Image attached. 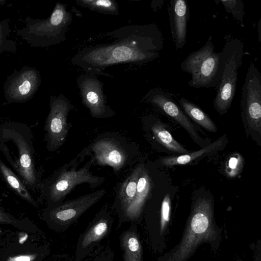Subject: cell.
Wrapping results in <instances>:
<instances>
[{"mask_svg": "<svg viewBox=\"0 0 261 261\" xmlns=\"http://www.w3.org/2000/svg\"><path fill=\"white\" fill-rule=\"evenodd\" d=\"M71 62L85 72L112 77L104 71L119 64L142 65L160 56L162 34L154 23L123 26L90 38Z\"/></svg>", "mask_w": 261, "mask_h": 261, "instance_id": "6da1fadb", "label": "cell"}, {"mask_svg": "<svg viewBox=\"0 0 261 261\" xmlns=\"http://www.w3.org/2000/svg\"><path fill=\"white\" fill-rule=\"evenodd\" d=\"M0 150L25 186L36 189L39 180L35 168L33 134L29 126L10 121L2 123Z\"/></svg>", "mask_w": 261, "mask_h": 261, "instance_id": "7a4b0ae2", "label": "cell"}, {"mask_svg": "<svg viewBox=\"0 0 261 261\" xmlns=\"http://www.w3.org/2000/svg\"><path fill=\"white\" fill-rule=\"evenodd\" d=\"M73 21V16L66 5L57 2L51 14L45 19L27 16L24 25L17 29L15 34L34 48L56 45L66 40V34Z\"/></svg>", "mask_w": 261, "mask_h": 261, "instance_id": "3957f363", "label": "cell"}, {"mask_svg": "<svg viewBox=\"0 0 261 261\" xmlns=\"http://www.w3.org/2000/svg\"><path fill=\"white\" fill-rule=\"evenodd\" d=\"M79 163L76 156L57 169L44 181L41 190L48 206L63 202L77 185L87 184L91 188H95L104 182V177L93 175L90 171L94 164L92 158L84 166L77 169Z\"/></svg>", "mask_w": 261, "mask_h": 261, "instance_id": "277c9868", "label": "cell"}, {"mask_svg": "<svg viewBox=\"0 0 261 261\" xmlns=\"http://www.w3.org/2000/svg\"><path fill=\"white\" fill-rule=\"evenodd\" d=\"M243 53L244 44L238 39L228 41L220 53L219 82L213 102L215 110L220 114L227 112L233 99Z\"/></svg>", "mask_w": 261, "mask_h": 261, "instance_id": "5b68a950", "label": "cell"}, {"mask_svg": "<svg viewBox=\"0 0 261 261\" xmlns=\"http://www.w3.org/2000/svg\"><path fill=\"white\" fill-rule=\"evenodd\" d=\"M211 200L202 198L194 205L184 237L167 261H186L197 246L216 234Z\"/></svg>", "mask_w": 261, "mask_h": 261, "instance_id": "8992f818", "label": "cell"}, {"mask_svg": "<svg viewBox=\"0 0 261 261\" xmlns=\"http://www.w3.org/2000/svg\"><path fill=\"white\" fill-rule=\"evenodd\" d=\"M220 53L214 50L210 38L200 48L191 53L181 63L182 71L190 74V87L216 88L219 82Z\"/></svg>", "mask_w": 261, "mask_h": 261, "instance_id": "52a82bcc", "label": "cell"}, {"mask_svg": "<svg viewBox=\"0 0 261 261\" xmlns=\"http://www.w3.org/2000/svg\"><path fill=\"white\" fill-rule=\"evenodd\" d=\"M104 189L83 195L76 198L49 206L44 213L50 228L63 233L74 224L89 208L106 194Z\"/></svg>", "mask_w": 261, "mask_h": 261, "instance_id": "ba28073f", "label": "cell"}, {"mask_svg": "<svg viewBox=\"0 0 261 261\" xmlns=\"http://www.w3.org/2000/svg\"><path fill=\"white\" fill-rule=\"evenodd\" d=\"M75 108L70 100L62 93L50 96L49 112L44 127L49 150L55 151L64 143L70 126L68 116Z\"/></svg>", "mask_w": 261, "mask_h": 261, "instance_id": "9c48e42d", "label": "cell"}, {"mask_svg": "<svg viewBox=\"0 0 261 261\" xmlns=\"http://www.w3.org/2000/svg\"><path fill=\"white\" fill-rule=\"evenodd\" d=\"M243 119L249 128L260 133L261 129V74L251 62L243 84L241 99Z\"/></svg>", "mask_w": 261, "mask_h": 261, "instance_id": "30bf717a", "label": "cell"}, {"mask_svg": "<svg viewBox=\"0 0 261 261\" xmlns=\"http://www.w3.org/2000/svg\"><path fill=\"white\" fill-rule=\"evenodd\" d=\"M113 222L114 218L106 208L99 211L80 234L73 261H83L92 255L111 233Z\"/></svg>", "mask_w": 261, "mask_h": 261, "instance_id": "8fae6325", "label": "cell"}, {"mask_svg": "<svg viewBox=\"0 0 261 261\" xmlns=\"http://www.w3.org/2000/svg\"><path fill=\"white\" fill-rule=\"evenodd\" d=\"M41 83V73L37 69L24 66L15 69L4 84L5 98L8 103L25 102L33 98Z\"/></svg>", "mask_w": 261, "mask_h": 261, "instance_id": "7c38bea8", "label": "cell"}, {"mask_svg": "<svg viewBox=\"0 0 261 261\" xmlns=\"http://www.w3.org/2000/svg\"><path fill=\"white\" fill-rule=\"evenodd\" d=\"M97 75L85 72L76 79L82 102L90 111L91 116L96 118L112 117L114 111L107 105L104 93V84L99 81Z\"/></svg>", "mask_w": 261, "mask_h": 261, "instance_id": "4fadbf2b", "label": "cell"}, {"mask_svg": "<svg viewBox=\"0 0 261 261\" xmlns=\"http://www.w3.org/2000/svg\"><path fill=\"white\" fill-rule=\"evenodd\" d=\"M142 101L152 104L176 121L200 145L202 141L198 134L196 127L173 100L169 93L161 88H153L144 95Z\"/></svg>", "mask_w": 261, "mask_h": 261, "instance_id": "5bb4252c", "label": "cell"}, {"mask_svg": "<svg viewBox=\"0 0 261 261\" xmlns=\"http://www.w3.org/2000/svg\"><path fill=\"white\" fill-rule=\"evenodd\" d=\"M83 155L88 152H92L94 164L101 166H109L114 170L118 171L125 165L127 160L124 150L116 142L110 139H103L95 142L89 149L83 150Z\"/></svg>", "mask_w": 261, "mask_h": 261, "instance_id": "9a60e30c", "label": "cell"}, {"mask_svg": "<svg viewBox=\"0 0 261 261\" xmlns=\"http://www.w3.org/2000/svg\"><path fill=\"white\" fill-rule=\"evenodd\" d=\"M169 23L172 40L176 49L183 48L186 42L190 11L185 0H172L168 7Z\"/></svg>", "mask_w": 261, "mask_h": 261, "instance_id": "2e32d148", "label": "cell"}, {"mask_svg": "<svg viewBox=\"0 0 261 261\" xmlns=\"http://www.w3.org/2000/svg\"><path fill=\"white\" fill-rule=\"evenodd\" d=\"M151 186L150 177L143 165L138 178L135 197L118 219V228L127 222L140 224L143 210L150 191Z\"/></svg>", "mask_w": 261, "mask_h": 261, "instance_id": "e0dca14e", "label": "cell"}, {"mask_svg": "<svg viewBox=\"0 0 261 261\" xmlns=\"http://www.w3.org/2000/svg\"><path fill=\"white\" fill-rule=\"evenodd\" d=\"M123 261H144L142 246L137 224L130 223L119 238Z\"/></svg>", "mask_w": 261, "mask_h": 261, "instance_id": "ac0fdd59", "label": "cell"}, {"mask_svg": "<svg viewBox=\"0 0 261 261\" xmlns=\"http://www.w3.org/2000/svg\"><path fill=\"white\" fill-rule=\"evenodd\" d=\"M142 166V165L137 166L121 186L114 207L118 219L121 218L135 197L138 178Z\"/></svg>", "mask_w": 261, "mask_h": 261, "instance_id": "d6986e66", "label": "cell"}, {"mask_svg": "<svg viewBox=\"0 0 261 261\" xmlns=\"http://www.w3.org/2000/svg\"><path fill=\"white\" fill-rule=\"evenodd\" d=\"M225 137L223 136L211 144L194 152H188L179 155L165 156L161 160V163L165 166H173L189 164L197 158L220 150L224 145V143L225 142Z\"/></svg>", "mask_w": 261, "mask_h": 261, "instance_id": "ffe728a7", "label": "cell"}, {"mask_svg": "<svg viewBox=\"0 0 261 261\" xmlns=\"http://www.w3.org/2000/svg\"><path fill=\"white\" fill-rule=\"evenodd\" d=\"M0 173L8 185L22 199L34 207L37 203L20 178L0 158Z\"/></svg>", "mask_w": 261, "mask_h": 261, "instance_id": "44dd1931", "label": "cell"}, {"mask_svg": "<svg viewBox=\"0 0 261 261\" xmlns=\"http://www.w3.org/2000/svg\"><path fill=\"white\" fill-rule=\"evenodd\" d=\"M179 103L185 113L196 123L209 132H217V127L213 120L193 102L185 97H181Z\"/></svg>", "mask_w": 261, "mask_h": 261, "instance_id": "7402d4cb", "label": "cell"}, {"mask_svg": "<svg viewBox=\"0 0 261 261\" xmlns=\"http://www.w3.org/2000/svg\"><path fill=\"white\" fill-rule=\"evenodd\" d=\"M151 130L156 141L167 149L177 153L185 154L189 151L176 141L160 121L154 123Z\"/></svg>", "mask_w": 261, "mask_h": 261, "instance_id": "603a6c76", "label": "cell"}, {"mask_svg": "<svg viewBox=\"0 0 261 261\" xmlns=\"http://www.w3.org/2000/svg\"><path fill=\"white\" fill-rule=\"evenodd\" d=\"M76 3L91 10L106 15H117L118 3L115 0H76Z\"/></svg>", "mask_w": 261, "mask_h": 261, "instance_id": "cb8c5ba5", "label": "cell"}, {"mask_svg": "<svg viewBox=\"0 0 261 261\" xmlns=\"http://www.w3.org/2000/svg\"><path fill=\"white\" fill-rule=\"evenodd\" d=\"M11 28L7 19L0 21V58L5 53L15 54L17 45L14 40L9 38Z\"/></svg>", "mask_w": 261, "mask_h": 261, "instance_id": "d4e9b609", "label": "cell"}, {"mask_svg": "<svg viewBox=\"0 0 261 261\" xmlns=\"http://www.w3.org/2000/svg\"><path fill=\"white\" fill-rule=\"evenodd\" d=\"M220 2L228 13L242 23L245 14L244 5L242 0H221Z\"/></svg>", "mask_w": 261, "mask_h": 261, "instance_id": "484cf974", "label": "cell"}, {"mask_svg": "<svg viewBox=\"0 0 261 261\" xmlns=\"http://www.w3.org/2000/svg\"><path fill=\"white\" fill-rule=\"evenodd\" d=\"M171 210V200L170 195L167 194L162 201L161 209V219L160 232L162 233L167 225L169 219Z\"/></svg>", "mask_w": 261, "mask_h": 261, "instance_id": "4316f807", "label": "cell"}, {"mask_svg": "<svg viewBox=\"0 0 261 261\" xmlns=\"http://www.w3.org/2000/svg\"><path fill=\"white\" fill-rule=\"evenodd\" d=\"M89 261H113L114 251L109 246H99Z\"/></svg>", "mask_w": 261, "mask_h": 261, "instance_id": "83f0119b", "label": "cell"}, {"mask_svg": "<svg viewBox=\"0 0 261 261\" xmlns=\"http://www.w3.org/2000/svg\"><path fill=\"white\" fill-rule=\"evenodd\" d=\"M242 162L241 156L238 154L229 158L226 169V172L229 176L234 177L240 173Z\"/></svg>", "mask_w": 261, "mask_h": 261, "instance_id": "f1b7e54d", "label": "cell"}, {"mask_svg": "<svg viewBox=\"0 0 261 261\" xmlns=\"http://www.w3.org/2000/svg\"><path fill=\"white\" fill-rule=\"evenodd\" d=\"M22 222V221L16 219L0 207V224H10L20 228L23 225Z\"/></svg>", "mask_w": 261, "mask_h": 261, "instance_id": "f546056e", "label": "cell"}, {"mask_svg": "<svg viewBox=\"0 0 261 261\" xmlns=\"http://www.w3.org/2000/svg\"><path fill=\"white\" fill-rule=\"evenodd\" d=\"M38 256L37 254H20L10 256L7 261H34Z\"/></svg>", "mask_w": 261, "mask_h": 261, "instance_id": "4dcf8cb0", "label": "cell"}, {"mask_svg": "<svg viewBox=\"0 0 261 261\" xmlns=\"http://www.w3.org/2000/svg\"><path fill=\"white\" fill-rule=\"evenodd\" d=\"M257 35L259 42H261V19H259L257 24Z\"/></svg>", "mask_w": 261, "mask_h": 261, "instance_id": "1f68e13d", "label": "cell"}, {"mask_svg": "<svg viewBox=\"0 0 261 261\" xmlns=\"http://www.w3.org/2000/svg\"><path fill=\"white\" fill-rule=\"evenodd\" d=\"M63 261H73V260L71 259V258H69V259H66L65 260H63Z\"/></svg>", "mask_w": 261, "mask_h": 261, "instance_id": "d6a6232c", "label": "cell"}]
</instances>
